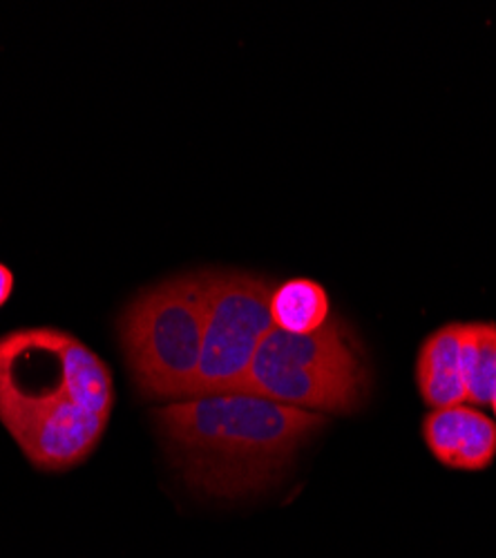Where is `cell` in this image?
Instances as JSON below:
<instances>
[{"instance_id":"52a82bcc","label":"cell","mask_w":496,"mask_h":558,"mask_svg":"<svg viewBox=\"0 0 496 558\" xmlns=\"http://www.w3.org/2000/svg\"><path fill=\"white\" fill-rule=\"evenodd\" d=\"M416 387L432 409L468 402L459 322L445 324L423 340L416 357Z\"/></svg>"},{"instance_id":"7a4b0ae2","label":"cell","mask_w":496,"mask_h":558,"mask_svg":"<svg viewBox=\"0 0 496 558\" xmlns=\"http://www.w3.org/2000/svg\"><path fill=\"white\" fill-rule=\"evenodd\" d=\"M153 417L179 474L193 489L219 498L264 492L327 427L323 413L249 393L168 402Z\"/></svg>"},{"instance_id":"277c9868","label":"cell","mask_w":496,"mask_h":558,"mask_svg":"<svg viewBox=\"0 0 496 558\" xmlns=\"http://www.w3.org/2000/svg\"><path fill=\"white\" fill-rule=\"evenodd\" d=\"M206 306V270L168 277L119 317V340L142 400H186L195 380Z\"/></svg>"},{"instance_id":"ba28073f","label":"cell","mask_w":496,"mask_h":558,"mask_svg":"<svg viewBox=\"0 0 496 558\" xmlns=\"http://www.w3.org/2000/svg\"><path fill=\"white\" fill-rule=\"evenodd\" d=\"M268 311L270 319H274V329L293 336L320 331L331 317V304L325 287L309 277H295L276 287Z\"/></svg>"},{"instance_id":"5b68a950","label":"cell","mask_w":496,"mask_h":558,"mask_svg":"<svg viewBox=\"0 0 496 558\" xmlns=\"http://www.w3.org/2000/svg\"><path fill=\"white\" fill-rule=\"evenodd\" d=\"M276 284L244 270H206L202 355L189 398L235 393L262 340L274 329L268 302Z\"/></svg>"},{"instance_id":"9c48e42d","label":"cell","mask_w":496,"mask_h":558,"mask_svg":"<svg viewBox=\"0 0 496 558\" xmlns=\"http://www.w3.org/2000/svg\"><path fill=\"white\" fill-rule=\"evenodd\" d=\"M461 357L468 402L487 407L496 383V324H461Z\"/></svg>"},{"instance_id":"30bf717a","label":"cell","mask_w":496,"mask_h":558,"mask_svg":"<svg viewBox=\"0 0 496 558\" xmlns=\"http://www.w3.org/2000/svg\"><path fill=\"white\" fill-rule=\"evenodd\" d=\"M14 291V272L5 266L0 264V306H3Z\"/></svg>"},{"instance_id":"8992f818","label":"cell","mask_w":496,"mask_h":558,"mask_svg":"<svg viewBox=\"0 0 496 558\" xmlns=\"http://www.w3.org/2000/svg\"><path fill=\"white\" fill-rule=\"evenodd\" d=\"M423 440L447 470L483 472L496 460V421L476 407L432 409L423 421Z\"/></svg>"},{"instance_id":"3957f363","label":"cell","mask_w":496,"mask_h":558,"mask_svg":"<svg viewBox=\"0 0 496 558\" xmlns=\"http://www.w3.org/2000/svg\"><path fill=\"white\" fill-rule=\"evenodd\" d=\"M235 393L351 415L370 396V368L347 322L331 315L320 331L309 336L270 329Z\"/></svg>"},{"instance_id":"8fae6325","label":"cell","mask_w":496,"mask_h":558,"mask_svg":"<svg viewBox=\"0 0 496 558\" xmlns=\"http://www.w3.org/2000/svg\"><path fill=\"white\" fill-rule=\"evenodd\" d=\"M489 407H492L494 417H496V383H494V389H492V396H489Z\"/></svg>"},{"instance_id":"6da1fadb","label":"cell","mask_w":496,"mask_h":558,"mask_svg":"<svg viewBox=\"0 0 496 558\" xmlns=\"http://www.w3.org/2000/svg\"><path fill=\"white\" fill-rule=\"evenodd\" d=\"M114 407L110 366L76 336L16 329L0 338V423L40 472H68L101 442Z\"/></svg>"}]
</instances>
